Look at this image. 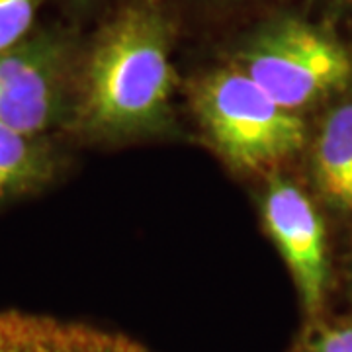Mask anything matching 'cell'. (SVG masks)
Returning a JSON list of instances; mask_svg holds the SVG:
<instances>
[{
    "instance_id": "6da1fadb",
    "label": "cell",
    "mask_w": 352,
    "mask_h": 352,
    "mask_svg": "<svg viewBox=\"0 0 352 352\" xmlns=\"http://www.w3.org/2000/svg\"><path fill=\"white\" fill-rule=\"evenodd\" d=\"M173 87L163 18L153 8H129L108 25L90 55L78 120L104 138L155 131L168 120Z\"/></svg>"
},
{
    "instance_id": "7a4b0ae2",
    "label": "cell",
    "mask_w": 352,
    "mask_h": 352,
    "mask_svg": "<svg viewBox=\"0 0 352 352\" xmlns=\"http://www.w3.org/2000/svg\"><path fill=\"white\" fill-rule=\"evenodd\" d=\"M194 108L217 153L237 170L263 173L305 145V124L237 69L208 75L194 92Z\"/></svg>"
},
{
    "instance_id": "3957f363",
    "label": "cell",
    "mask_w": 352,
    "mask_h": 352,
    "mask_svg": "<svg viewBox=\"0 0 352 352\" xmlns=\"http://www.w3.org/2000/svg\"><path fill=\"white\" fill-rule=\"evenodd\" d=\"M241 71L292 112L323 100L351 82L346 50L315 25L282 18L241 51Z\"/></svg>"
},
{
    "instance_id": "277c9868",
    "label": "cell",
    "mask_w": 352,
    "mask_h": 352,
    "mask_svg": "<svg viewBox=\"0 0 352 352\" xmlns=\"http://www.w3.org/2000/svg\"><path fill=\"white\" fill-rule=\"evenodd\" d=\"M263 217L268 235L288 264L305 314L317 319L329 286L327 241L321 215L300 186L274 175L264 192Z\"/></svg>"
},
{
    "instance_id": "5b68a950",
    "label": "cell",
    "mask_w": 352,
    "mask_h": 352,
    "mask_svg": "<svg viewBox=\"0 0 352 352\" xmlns=\"http://www.w3.org/2000/svg\"><path fill=\"white\" fill-rule=\"evenodd\" d=\"M61 108L59 55L47 43H18L0 53V124L38 138Z\"/></svg>"
},
{
    "instance_id": "8992f818",
    "label": "cell",
    "mask_w": 352,
    "mask_h": 352,
    "mask_svg": "<svg viewBox=\"0 0 352 352\" xmlns=\"http://www.w3.org/2000/svg\"><path fill=\"white\" fill-rule=\"evenodd\" d=\"M0 352H149L126 335L50 315L0 311Z\"/></svg>"
},
{
    "instance_id": "52a82bcc",
    "label": "cell",
    "mask_w": 352,
    "mask_h": 352,
    "mask_svg": "<svg viewBox=\"0 0 352 352\" xmlns=\"http://www.w3.org/2000/svg\"><path fill=\"white\" fill-rule=\"evenodd\" d=\"M315 184L323 200L352 214V104L329 113L315 141Z\"/></svg>"
},
{
    "instance_id": "ba28073f",
    "label": "cell",
    "mask_w": 352,
    "mask_h": 352,
    "mask_svg": "<svg viewBox=\"0 0 352 352\" xmlns=\"http://www.w3.org/2000/svg\"><path fill=\"white\" fill-rule=\"evenodd\" d=\"M51 170L50 151L38 138L0 124V200L43 184Z\"/></svg>"
},
{
    "instance_id": "9c48e42d",
    "label": "cell",
    "mask_w": 352,
    "mask_h": 352,
    "mask_svg": "<svg viewBox=\"0 0 352 352\" xmlns=\"http://www.w3.org/2000/svg\"><path fill=\"white\" fill-rule=\"evenodd\" d=\"M38 0H0V53L22 43L34 24Z\"/></svg>"
},
{
    "instance_id": "30bf717a",
    "label": "cell",
    "mask_w": 352,
    "mask_h": 352,
    "mask_svg": "<svg viewBox=\"0 0 352 352\" xmlns=\"http://www.w3.org/2000/svg\"><path fill=\"white\" fill-rule=\"evenodd\" d=\"M302 352H352V325H319L303 340Z\"/></svg>"
}]
</instances>
